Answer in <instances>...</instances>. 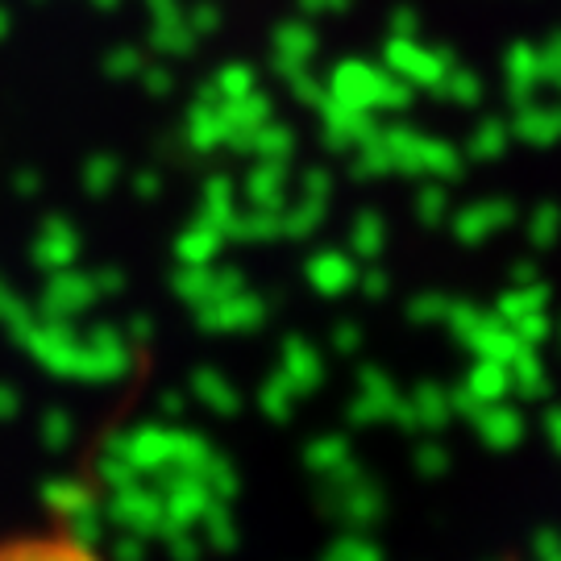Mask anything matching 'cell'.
<instances>
[{
	"label": "cell",
	"instance_id": "1",
	"mask_svg": "<svg viewBox=\"0 0 561 561\" xmlns=\"http://www.w3.org/2000/svg\"><path fill=\"white\" fill-rule=\"evenodd\" d=\"M0 561H104L88 541L67 528H38L0 537Z\"/></svg>",
	"mask_w": 561,
	"mask_h": 561
}]
</instances>
